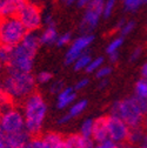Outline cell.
Wrapping results in <instances>:
<instances>
[{"label": "cell", "instance_id": "obj_1", "mask_svg": "<svg viewBox=\"0 0 147 148\" xmlns=\"http://www.w3.org/2000/svg\"><path fill=\"white\" fill-rule=\"evenodd\" d=\"M23 106L25 109V123L31 139L43 138L41 125L46 113V105L43 97L38 90H35L24 101Z\"/></svg>", "mask_w": 147, "mask_h": 148}, {"label": "cell", "instance_id": "obj_2", "mask_svg": "<svg viewBox=\"0 0 147 148\" xmlns=\"http://www.w3.org/2000/svg\"><path fill=\"white\" fill-rule=\"evenodd\" d=\"M1 87L13 95L18 101L26 100L36 90L35 79L31 73H7Z\"/></svg>", "mask_w": 147, "mask_h": 148}, {"label": "cell", "instance_id": "obj_3", "mask_svg": "<svg viewBox=\"0 0 147 148\" xmlns=\"http://www.w3.org/2000/svg\"><path fill=\"white\" fill-rule=\"evenodd\" d=\"M28 31L16 15L6 16L0 20V46L15 47L19 45Z\"/></svg>", "mask_w": 147, "mask_h": 148}, {"label": "cell", "instance_id": "obj_4", "mask_svg": "<svg viewBox=\"0 0 147 148\" xmlns=\"http://www.w3.org/2000/svg\"><path fill=\"white\" fill-rule=\"evenodd\" d=\"M113 116L120 118L130 128L142 127L145 113L139 108L133 98L118 101L113 105L112 108Z\"/></svg>", "mask_w": 147, "mask_h": 148}, {"label": "cell", "instance_id": "obj_5", "mask_svg": "<svg viewBox=\"0 0 147 148\" xmlns=\"http://www.w3.org/2000/svg\"><path fill=\"white\" fill-rule=\"evenodd\" d=\"M104 4L105 0H92L89 5L86 7L84 18L80 24V31L84 34H89L98 26L100 18L102 16Z\"/></svg>", "mask_w": 147, "mask_h": 148}, {"label": "cell", "instance_id": "obj_6", "mask_svg": "<svg viewBox=\"0 0 147 148\" xmlns=\"http://www.w3.org/2000/svg\"><path fill=\"white\" fill-rule=\"evenodd\" d=\"M16 16L23 23L28 32H34L41 25V12L40 8L33 3H24Z\"/></svg>", "mask_w": 147, "mask_h": 148}, {"label": "cell", "instance_id": "obj_7", "mask_svg": "<svg viewBox=\"0 0 147 148\" xmlns=\"http://www.w3.org/2000/svg\"><path fill=\"white\" fill-rule=\"evenodd\" d=\"M130 133L128 127L120 118L108 116V135L109 139L115 142H126Z\"/></svg>", "mask_w": 147, "mask_h": 148}, {"label": "cell", "instance_id": "obj_8", "mask_svg": "<svg viewBox=\"0 0 147 148\" xmlns=\"http://www.w3.org/2000/svg\"><path fill=\"white\" fill-rule=\"evenodd\" d=\"M93 40H94V36L92 34H84L79 36L78 39H76L73 41L72 46L69 47V49L67 51L65 64L68 65V64H72L73 61H76L81 54H84V51L92 44Z\"/></svg>", "mask_w": 147, "mask_h": 148}, {"label": "cell", "instance_id": "obj_9", "mask_svg": "<svg viewBox=\"0 0 147 148\" xmlns=\"http://www.w3.org/2000/svg\"><path fill=\"white\" fill-rule=\"evenodd\" d=\"M24 119L16 109H12L3 115L0 129L6 133H18L24 131Z\"/></svg>", "mask_w": 147, "mask_h": 148}, {"label": "cell", "instance_id": "obj_10", "mask_svg": "<svg viewBox=\"0 0 147 148\" xmlns=\"http://www.w3.org/2000/svg\"><path fill=\"white\" fill-rule=\"evenodd\" d=\"M28 132L21 131L18 133H6L0 129V141L5 148H24L28 142Z\"/></svg>", "mask_w": 147, "mask_h": 148}, {"label": "cell", "instance_id": "obj_11", "mask_svg": "<svg viewBox=\"0 0 147 148\" xmlns=\"http://www.w3.org/2000/svg\"><path fill=\"white\" fill-rule=\"evenodd\" d=\"M92 136L100 143L108 140V116H100L93 122Z\"/></svg>", "mask_w": 147, "mask_h": 148}, {"label": "cell", "instance_id": "obj_12", "mask_svg": "<svg viewBox=\"0 0 147 148\" xmlns=\"http://www.w3.org/2000/svg\"><path fill=\"white\" fill-rule=\"evenodd\" d=\"M67 148H93V142L82 134H69L66 138Z\"/></svg>", "mask_w": 147, "mask_h": 148}, {"label": "cell", "instance_id": "obj_13", "mask_svg": "<svg viewBox=\"0 0 147 148\" xmlns=\"http://www.w3.org/2000/svg\"><path fill=\"white\" fill-rule=\"evenodd\" d=\"M65 138L59 133H47L43 136V142L45 148H67Z\"/></svg>", "mask_w": 147, "mask_h": 148}, {"label": "cell", "instance_id": "obj_14", "mask_svg": "<svg viewBox=\"0 0 147 148\" xmlns=\"http://www.w3.org/2000/svg\"><path fill=\"white\" fill-rule=\"evenodd\" d=\"M58 36L59 35L57 33L56 27H47L43 32V34L39 36L40 44H43V45H49V44H53V42H57Z\"/></svg>", "mask_w": 147, "mask_h": 148}, {"label": "cell", "instance_id": "obj_15", "mask_svg": "<svg viewBox=\"0 0 147 148\" xmlns=\"http://www.w3.org/2000/svg\"><path fill=\"white\" fill-rule=\"evenodd\" d=\"M76 98V94L73 93V90L71 88L68 89H64L61 93L59 94V103H58V107L59 108H64L66 107L68 103H71Z\"/></svg>", "mask_w": 147, "mask_h": 148}, {"label": "cell", "instance_id": "obj_16", "mask_svg": "<svg viewBox=\"0 0 147 148\" xmlns=\"http://www.w3.org/2000/svg\"><path fill=\"white\" fill-rule=\"evenodd\" d=\"M86 105H87V102H86L85 100H84V101H80L79 103H77L74 107H73V108L71 109V112H69L66 116H64L61 120H59V122H66V121H67V120H69L71 118L78 115L80 112H82V109L86 107Z\"/></svg>", "mask_w": 147, "mask_h": 148}, {"label": "cell", "instance_id": "obj_17", "mask_svg": "<svg viewBox=\"0 0 147 148\" xmlns=\"http://www.w3.org/2000/svg\"><path fill=\"white\" fill-rule=\"evenodd\" d=\"M117 5V0H105V4H104V10H102V16L104 18H109L112 15L114 8Z\"/></svg>", "mask_w": 147, "mask_h": 148}, {"label": "cell", "instance_id": "obj_18", "mask_svg": "<svg viewBox=\"0 0 147 148\" xmlns=\"http://www.w3.org/2000/svg\"><path fill=\"white\" fill-rule=\"evenodd\" d=\"M122 4L126 11L135 12L142 5V0H122Z\"/></svg>", "mask_w": 147, "mask_h": 148}, {"label": "cell", "instance_id": "obj_19", "mask_svg": "<svg viewBox=\"0 0 147 148\" xmlns=\"http://www.w3.org/2000/svg\"><path fill=\"white\" fill-rule=\"evenodd\" d=\"M91 57H89V54L88 53H84V54H81L80 57L77 59V62H76V66H74V68L77 69V71H79V69H81V68H84V67H87L89 64H91Z\"/></svg>", "mask_w": 147, "mask_h": 148}, {"label": "cell", "instance_id": "obj_20", "mask_svg": "<svg viewBox=\"0 0 147 148\" xmlns=\"http://www.w3.org/2000/svg\"><path fill=\"white\" fill-rule=\"evenodd\" d=\"M122 42H124V38L122 36H119V38H115L111 44H109L108 46H107V48H106V52L108 53V54H112V53H115V52H118V49L120 48V46L122 45Z\"/></svg>", "mask_w": 147, "mask_h": 148}, {"label": "cell", "instance_id": "obj_21", "mask_svg": "<svg viewBox=\"0 0 147 148\" xmlns=\"http://www.w3.org/2000/svg\"><path fill=\"white\" fill-rule=\"evenodd\" d=\"M135 92H137V95L147 99V80L146 79L138 81L135 86Z\"/></svg>", "mask_w": 147, "mask_h": 148}, {"label": "cell", "instance_id": "obj_22", "mask_svg": "<svg viewBox=\"0 0 147 148\" xmlns=\"http://www.w3.org/2000/svg\"><path fill=\"white\" fill-rule=\"evenodd\" d=\"M92 129H93V121L87 120L81 127V134L86 138H89L92 135Z\"/></svg>", "mask_w": 147, "mask_h": 148}, {"label": "cell", "instance_id": "obj_23", "mask_svg": "<svg viewBox=\"0 0 147 148\" xmlns=\"http://www.w3.org/2000/svg\"><path fill=\"white\" fill-rule=\"evenodd\" d=\"M71 39H72V34H71V33H65V34H63V35L58 36L57 45H58L59 47H60V46H65V45L69 44Z\"/></svg>", "mask_w": 147, "mask_h": 148}, {"label": "cell", "instance_id": "obj_24", "mask_svg": "<svg viewBox=\"0 0 147 148\" xmlns=\"http://www.w3.org/2000/svg\"><path fill=\"white\" fill-rule=\"evenodd\" d=\"M134 26H135V23H134V21H127V23L125 24V26H124V27L120 29V33H121V35L124 36V35L130 34V33L133 31Z\"/></svg>", "mask_w": 147, "mask_h": 148}, {"label": "cell", "instance_id": "obj_25", "mask_svg": "<svg viewBox=\"0 0 147 148\" xmlns=\"http://www.w3.org/2000/svg\"><path fill=\"white\" fill-rule=\"evenodd\" d=\"M104 62V59L102 58H98V59H95V60H93V61H91V64L86 67V71L89 73V72H93L94 69H97L101 64Z\"/></svg>", "mask_w": 147, "mask_h": 148}, {"label": "cell", "instance_id": "obj_26", "mask_svg": "<svg viewBox=\"0 0 147 148\" xmlns=\"http://www.w3.org/2000/svg\"><path fill=\"white\" fill-rule=\"evenodd\" d=\"M97 148H121V146L117 145V143H115L114 141H112V140H107V141L101 142L100 145H98Z\"/></svg>", "mask_w": 147, "mask_h": 148}, {"label": "cell", "instance_id": "obj_27", "mask_svg": "<svg viewBox=\"0 0 147 148\" xmlns=\"http://www.w3.org/2000/svg\"><path fill=\"white\" fill-rule=\"evenodd\" d=\"M64 90V82L63 81H58L56 82L52 87H51V92L52 93H61V92Z\"/></svg>", "mask_w": 147, "mask_h": 148}, {"label": "cell", "instance_id": "obj_28", "mask_svg": "<svg viewBox=\"0 0 147 148\" xmlns=\"http://www.w3.org/2000/svg\"><path fill=\"white\" fill-rule=\"evenodd\" d=\"M52 77H53V75H52L51 73H48V72H43V73L39 74L38 80H39V82H47L48 80L52 79Z\"/></svg>", "mask_w": 147, "mask_h": 148}, {"label": "cell", "instance_id": "obj_29", "mask_svg": "<svg viewBox=\"0 0 147 148\" xmlns=\"http://www.w3.org/2000/svg\"><path fill=\"white\" fill-rule=\"evenodd\" d=\"M109 73H111V68H109V67H104V68H101V69L98 71V73H97V78L106 77L107 74H109Z\"/></svg>", "mask_w": 147, "mask_h": 148}, {"label": "cell", "instance_id": "obj_30", "mask_svg": "<svg viewBox=\"0 0 147 148\" xmlns=\"http://www.w3.org/2000/svg\"><path fill=\"white\" fill-rule=\"evenodd\" d=\"M45 24L47 25V27H54V26H56V23H54V19H53V16L52 15H46L45 16Z\"/></svg>", "mask_w": 147, "mask_h": 148}, {"label": "cell", "instance_id": "obj_31", "mask_svg": "<svg viewBox=\"0 0 147 148\" xmlns=\"http://www.w3.org/2000/svg\"><path fill=\"white\" fill-rule=\"evenodd\" d=\"M141 52H142V48H141V47H137V48L133 51V53H132L131 60H132V61H134L135 59H138V58H139V55L141 54Z\"/></svg>", "mask_w": 147, "mask_h": 148}, {"label": "cell", "instance_id": "obj_32", "mask_svg": "<svg viewBox=\"0 0 147 148\" xmlns=\"http://www.w3.org/2000/svg\"><path fill=\"white\" fill-rule=\"evenodd\" d=\"M91 1H92V0H78V1H77V6L78 7H87Z\"/></svg>", "mask_w": 147, "mask_h": 148}, {"label": "cell", "instance_id": "obj_33", "mask_svg": "<svg viewBox=\"0 0 147 148\" xmlns=\"http://www.w3.org/2000/svg\"><path fill=\"white\" fill-rule=\"evenodd\" d=\"M88 84V80L87 79H84V80H81L79 84H77V86H76V89H80V88H82L84 86H86Z\"/></svg>", "mask_w": 147, "mask_h": 148}, {"label": "cell", "instance_id": "obj_34", "mask_svg": "<svg viewBox=\"0 0 147 148\" xmlns=\"http://www.w3.org/2000/svg\"><path fill=\"white\" fill-rule=\"evenodd\" d=\"M61 1H63L66 6H71V5H73V4H77L78 0H61Z\"/></svg>", "mask_w": 147, "mask_h": 148}, {"label": "cell", "instance_id": "obj_35", "mask_svg": "<svg viewBox=\"0 0 147 148\" xmlns=\"http://www.w3.org/2000/svg\"><path fill=\"white\" fill-rule=\"evenodd\" d=\"M140 148H147V133H146V135H145V138H144V140L141 142Z\"/></svg>", "mask_w": 147, "mask_h": 148}, {"label": "cell", "instance_id": "obj_36", "mask_svg": "<svg viewBox=\"0 0 147 148\" xmlns=\"http://www.w3.org/2000/svg\"><path fill=\"white\" fill-rule=\"evenodd\" d=\"M109 57H111V61H117V59H118V52H115V53H112V54H109Z\"/></svg>", "mask_w": 147, "mask_h": 148}, {"label": "cell", "instance_id": "obj_37", "mask_svg": "<svg viewBox=\"0 0 147 148\" xmlns=\"http://www.w3.org/2000/svg\"><path fill=\"white\" fill-rule=\"evenodd\" d=\"M142 128H144V131L147 133V114L145 115V119H144V123H142Z\"/></svg>", "mask_w": 147, "mask_h": 148}, {"label": "cell", "instance_id": "obj_38", "mask_svg": "<svg viewBox=\"0 0 147 148\" xmlns=\"http://www.w3.org/2000/svg\"><path fill=\"white\" fill-rule=\"evenodd\" d=\"M142 75L145 79H147V64H145V66L142 67Z\"/></svg>", "mask_w": 147, "mask_h": 148}, {"label": "cell", "instance_id": "obj_39", "mask_svg": "<svg viewBox=\"0 0 147 148\" xmlns=\"http://www.w3.org/2000/svg\"><path fill=\"white\" fill-rule=\"evenodd\" d=\"M7 1V0H0V10H1V7L4 6V4Z\"/></svg>", "mask_w": 147, "mask_h": 148}, {"label": "cell", "instance_id": "obj_40", "mask_svg": "<svg viewBox=\"0 0 147 148\" xmlns=\"http://www.w3.org/2000/svg\"><path fill=\"white\" fill-rule=\"evenodd\" d=\"M1 120H3V113L0 112V126H1Z\"/></svg>", "mask_w": 147, "mask_h": 148}, {"label": "cell", "instance_id": "obj_41", "mask_svg": "<svg viewBox=\"0 0 147 148\" xmlns=\"http://www.w3.org/2000/svg\"><path fill=\"white\" fill-rule=\"evenodd\" d=\"M106 84H107V81H102V82H101V85H100V87H104Z\"/></svg>", "mask_w": 147, "mask_h": 148}, {"label": "cell", "instance_id": "obj_42", "mask_svg": "<svg viewBox=\"0 0 147 148\" xmlns=\"http://www.w3.org/2000/svg\"><path fill=\"white\" fill-rule=\"evenodd\" d=\"M124 148H133V146H131V145H127V146H125Z\"/></svg>", "mask_w": 147, "mask_h": 148}, {"label": "cell", "instance_id": "obj_43", "mask_svg": "<svg viewBox=\"0 0 147 148\" xmlns=\"http://www.w3.org/2000/svg\"><path fill=\"white\" fill-rule=\"evenodd\" d=\"M0 148H5V146L3 145V142H1V141H0Z\"/></svg>", "mask_w": 147, "mask_h": 148}, {"label": "cell", "instance_id": "obj_44", "mask_svg": "<svg viewBox=\"0 0 147 148\" xmlns=\"http://www.w3.org/2000/svg\"><path fill=\"white\" fill-rule=\"evenodd\" d=\"M142 4H146L147 5V0H142Z\"/></svg>", "mask_w": 147, "mask_h": 148}, {"label": "cell", "instance_id": "obj_45", "mask_svg": "<svg viewBox=\"0 0 147 148\" xmlns=\"http://www.w3.org/2000/svg\"><path fill=\"white\" fill-rule=\"evenodd\" d=\"M20 1H27V0H20Z\"/></svg>", "mask_w": 147, "mask_h": 148}]
</instances>
